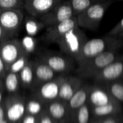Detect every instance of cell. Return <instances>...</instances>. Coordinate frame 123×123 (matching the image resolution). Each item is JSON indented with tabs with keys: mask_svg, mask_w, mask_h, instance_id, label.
<instances>
[{
	"mask_svg": "<svg viewBox=\"0 0 123 123\" xmlns=\"http://www.w3.org/2000/svg\"><path fill=\"white\" fill-rule=\"evenodd\" d=\"M22 9L0 10V24L7 38H16L23 25Z\"/></svg>",
	"mask_w": 123,
	"mask_h": 123,
	"instance_id": "5",
	"label": "cell"
},
{
	"mask_svg": "<svg viewBox=\"0 0 123 123\" xmlns=\"http://www.w3.org/2000/svg\"><path fill=\"white\" fill-rule=\"evenodd\" d=\"M19 81V73L6 72V74L4 76V85L6 89L9 92H15L18 88Z\"/></svg>",
	"mask_w": 123,
	"mask_h": 123,
	"instance_id": "20",
	"label": "cell"
},
{
	"mask_svg": "<svg viewBox=\"0 0 123 123\" xmlns=\"http://www.w3.org/2000/svg\"><path fill=\"white\" fill-rule=\"evenodd\" d=\"M40 59L48 65L55 73H66L74 67V59L66 54L45 51L38 54Z\"/></svg>",
	"mask_w": 123,
	"mask_h": 123,
	"instance_id": "6",
	"label": "cell"
},
{
	"mask_svg": "<svg viewBox=\"0 0 123 123\" xmlns=\"http://www.w3.org/2000/svg\"><path fill=\"white\" fill-rule=\"evenodd\" d=\"M105 1L107 0H69L73 9L74 15L76 17L80 14L89 7Z\"/></svg>",
	"mask_w": 123,
	"mask_h": 123,
	"instance_id": "18",
	"label": "cell"
},
{
	"mask_svg": "<svg viewBox=\"0 0 123 123\" xmlns=\"http://www.w3.org/2000/svg\"><path fill=\"white\" fill-rule=\"evenodd\" d=\"M23 26L27 35L31 36H35L43 28H46L38 17L30 14L24 17Z\"/></svg>",
	"mask_w": 123,
	"mask_h": 123,
	"instance_id": "15",
	"label": "cell"
},
{
	"mask_svg": "<svg viewBox=\"0 0 123 123\" xmlns=\"http://www.w3.org/2000/svg\"><path fill=\"white\" fill-rule=\"evenodd\" d=\"M102 123H116V121L115 120H113V119H107V120H104Z\"/></svg>",
	"mask_w": 123,
	"mask_h": 123,
	"instance_id": "36",
	"label": "cell"
},
{
	"mask_svg": "<svg viewBox=\"0 0 123 123\" xmlns=\"http://www.w3.org/2000/svg\"><path fill=\"white\" fill-rule=\"evenodd\" d=\"M69 0H63L48 13L38 17L45 27L52 26L74 17Z\"/></svg>",
	"mask_w": 123,
	"mask_h": 123,
	"instance_id": "7",
	"label": "cell"
},
{
	"mask_svg": "<svg viewBox=\"0 0 123 123\" xmlns=\"http://www.w3.org/2000/svg\"><path fill=\"white\" fill-rule=\"evenodd\" d=\"M1 92H0V102H1Z\"/></svg>",
	"mask_w": 123,
	"mask_h": 123,
	"instance_id": "37",
	"label": "cell"
},
{
	"mask_svg": "<svg viewBox=\"0 0 123 123\" xmlns=\"http://www.w3.org/2000/svg\"><path fill=\"white\" fill-rule=\"evenodd\" d=\"M32 60L34 70V82L43 84L55 78V72L44 62L38 57Z\"/></svg>",
	"mask_w": 123,
	"mask_h": 123,
	"instance_id": "12",
	"label": "cell"
},
{
	"mask_svg": "<svg viewBox=\"0 0 123 123\" xmlns=\"http://www.w3.org/2000/svg\"><path fill=\"white\" fill-rule=\"evenodd\" d=\"M123 46V41L120 38L106 36L102 38L87 40L82 47L76 62L81 66L94 57L107 51L119 50Z\"/></svg>",
	"mask_w": 123,
	"mask_h": 123,
	"instance_id": "1",
	"label": "cell"
},
{
	"mask_svg": "<svg viewBox=\"0 0 123 123\" xmlns=\"http://www.w3.org/2000/svg\"><path fill=\"white\" fill-rule=\"evenodd\" d=\"M25 0H0V10L22 9Z\"/></svg>",
	"mask_w": 123,
	"mask_h": 123,
	"instance_id": "25",
	"label": "cell"
},
{
	"mask_svg": "<svg viewBox=\"0 0 123 123\" xmlns=\"http://www.w3.org/2000/svg\"><path fill=\"white\" fill-rule=\"evenodd\" d=\"M89 100L94 107L105 105L112 101L110 94L101 88H92L89 92Z\"/></svg>",
	"mask_w": 123,
	"mask_h": 123,
	"instance_id": "16",
	"label": "cell"
},
{
	"mask_svg": "<svg viewBox=\"0 0 123 123\" xmlns=\"http://www.w3.org/2000/svg\"><path fill=\"white\" fill-rule=\"evenodd\" d=\"M6 39H9V38H7V37H6V36L4 31V30H3V28L1 25V24H0V44L3 41H4L5 40H6Z\"/></svg>",
	"mask_w": 123,
	"mask_h": 123,
	"instance_id": "32",
	"label": "cell"
},
{
	"mask_svg": "<svg viewBox=\"0 0 123 123\" xmlns=\"http://www.w3.org/2000/svg\"><path fill=\"white\" fill-rule=\"evenodd\" d=\"M6 123V121H4V120H3V121H1V123Z\"/></svg>",
	"mask_w": 123,
	"mask_h": 123,
	"instance_id": "38",
	"label": "cell"
},
{
	"mask_svg": "<svg viewBox=\"0 0 123 123\" xmlns=\"http://www.w3.org/2000/svg\"><path fill=\"white\" fill-rule=\"evenodd\" d=\"M19 80L25 86H30L34 82V70L32 60L29 59L27 63L19 72Z\"/></svg>",
	"mask_w": 123,
	"mask_h": 123,
	"instance_id": "19",
	"label": "cell"
},
{
	"mask_svg": "<svg viewBox=\"0 0 123 123\" xmlns=\"http://www.w3.org/2000/svg\"><path fill=\"white\" fill-rule=\"evenodd\" d=\"M29 59H30V56L27 54L22 55L6 67V71L19 73L21 71V70L25 67V65L27 63Z\"/></svg>",
	"mask_w": 123,
	"mask_h": 123,
	"instance_id": "23",
	"label": "cell"
},
{
	"mask_svg": "<svg viewBox=\"0 0 123 123\" xmlns=\"http://www.w3.org/2000/svg\"><path fill=\"white\" fill-rule=\"evenodd\" d=\"M76 27H79L77 18L74 16L56 25L46 27L43 40L47 43H56L66 33Z\"/></svg>",
	"mask_w": 123,
	"mask_h": 123,
	"instance_id": "8",
	"label": "cell"
},
{
	"mask_svg": "<svg viewBox=\"0 0 123 123\" xmlns=\"http://www.w3.org/2000/svg\"><path fill=\"white\" fill-rule=\"evenodd\" d=\"M115 109V107L114 104L111 101L105 105L94 107V113L97 116H106L112 113Z\"/></svg>",
	"mask_w": 123,
	"mask_h": 123,
	"instance_id": "26",
	"label": "cell"
},
{
	"mask_svg": "<svg viewBox=\"0 0 123 123\" xmlns=\"http://www.w3.org/2000/svg\"><path fill=\"white\" fill-rule=\"evenodd\" d=\"M41 123H52L49 117H44L42 121H41Z\"/></svg>",
	"mask_w": 123,
	"mask_h": 123,
	"instance_id": "34",
	"label": "cell"
},
{
	"mask_svg": "<svg viewBox=\"0 0 123 123\" xmlns=\"http://www.w3.org/2000/svg\"><path fill=\"white\" fill-rule=\"evenodd\" d=\"M63 0H25L24 9L28 14L40 17L50 11Z\"/></svg>",
	"mask_w": 123,
	"mask_h": 123,
	"instance_id": "11",
	"label": "cell"
},
{
	"mask_svg": "<svg viewBox=\"0 0 123 123\" xmlns=\"http://www.w3.org/2000/svg\"><path fill=\"white\" fill-rule=\"evenodd\" d=\"M89 118V112L86 105L84 104L79 107L78 113V122L79 123H88Z\"/></svg>",
	"mask_w": 123,
	"mask_h": 123,
	"instance_id": "28",
	"label": "cell"
},
{
	"mask_svg": "<svg viewBox=\"0 0 123 123\" xmlns=\"http://www.w3.org/2000/svg\"><path fill=\"white\" fill-rule=\"evenodd\" d=\"M49 111L51 115L56 119L62 118L65 115V108L64 107L58 102L53 103L49 107Z\"/></svg>",
	"mask_w": 123,
	"mask_h": 123,
	"instance_id": "27",
	"label": "cell"
},
{
	"mask_svg": "<svg viewBox=\"0 0 123 123\" xmlns=\"http://www.w3.org/2000/svg\"><path fill=\"white\" fill-rule=\"evenodd\" d=\"M109 92L112 97L117 101H123V83L117 80L110 83Z\"/></svg>",
	"mask_w": 123,
	"mask_h": 123,
	"instance_id": "24",
	"label": "cell"
},
{
	"mask_svg": "<svg viewBox=\"0 0 123 123\" xmlns=\"http://www.w3.org/2000/svg\"><path fill=\"white\" fill-rule=\"evenodd\" d=\"M111 4V0H107L95 4L87 8L80 14L76 16L79 27L89 30H97L103 19L105 14Z\"/></svg>",
	"mask_w": 123,
	"mask_h": 123,
	"instance_id": "3",
	"label": "cell"
},
{
	"mask_svg": "<svg viewBox=\"0 0 123 123\" xmlns=\"http://www.w3.org/2000/svg\"><path fill=\"white\" fill-rule=\"evenodd\" d=\"M107 35L117 38L123 37V18L107 33Z\"/></svg>",
	"mask_w": 123,
	"mask_h": 123,
	"instance_id": "29",
	"label": "cell"
},
{
	"mask_svg": "<svg viewBox=\"0 0 123 123\" xmlns=\"http://www.w3.org/2000/svg\"><path fill=\"white\" fill-rule=\"evenodd\" d=\"M6 67L1 56L0 55V77L4 78L6 74Z\"/></svg>",
	"mask_w": 123,
	"mask_h": 123,
	"instance_id": "31",
	"label": "cell"
},
{
	"mask_svg": "<svg viewBox=\"0 0 123 123\" xmlns=\"http://www.w3.org/2000/svg\"><path fill=\"white\" fill-rule=\"evenodd\" d=\"M4 120V110L0 107V123Z\"/></svg>",
	"mask_w": 123,
	"mask_h": 123,
	"instance_id": "35",
	"label": "cell"
},
{
	"mask_svg": "<svg viewBox=\"0 0 123 123\" xmlns=\"http://www.w3.org/2000/svg\"><path fill=\"white\" fill-rule=\"evenodd\" d=\"M91 88L84 86L79 88L72 96V97L69 100V105L72 109H78L83 106L89 95Z\"/></svg>",
	"mask_w": 123,
	"mask_h": 123,
	"instance_id": "17",
	"label": "cell"
},
{
	"mask_svg": "<svg viewBox=\"0 0 123 123\" xmlns=\"http://www.w3.org/2000/svg\"><path fill=\"white\" fill-rule=\"evenodd\" d=\"M81 79L76 77H65L59 88L58 96L65 101H69L74 94L80 88Z\"/></svg>",
	"mask_w": 123,
	"mask_h": 123,
	"instance_id": "13",
	"label": "cell"
},
{
	"mask_svg": "<svg viewBox=\"0 0 123 123\" xmlns=\"http://www.w3.org/2000/svg\"><path fill=\"white\" fill-rule=\"evenodd\" d=\"M88 38L84 31L79 27H76L57 41L61 52L70 57L74 61L77 59L82 47L87 41Z\"/></svg>",
	"mask_w": 123,
	"mask_h": 123,
	"instance_id": "2",
	"label": "cell"
},
{
	"mask_svg": "<svg viewBox=\"0 0 123 123\" xmlns=\"http://www.w3.org/2000/svg\"><path fill=\"white\" fill-rule=\"evenodd\" d=\"M25 112V107L20 102L13 104L7 111V117L11 121H17L19 120Z\"/></svg>",
	"mask_w": 123,
	"mask_h": 123,
	"instance_id": "22",
	"label": "cell"
},
{
	"mask_svg": "<svg viewBox=\"0 0 123 123\" xmlns=\"http://www.w3.org/2000/svg\"><path fill=\"white\" fill-rule=\"evenodd\" d=\"M1 77H0V86H1Z\"/></svg>",
	"mask_w": 123,
	"mask_h": 123,
	"instance_id": "39",
	"label": "cell"
},
{
	"mask_svg": "<svg viewBox=\"0 0 123 123\" xmlns=\"http://www.w3.org/2000/svg\"><path fill=\"white\" fill-rule=\"evenodd\" d=\"M20 41L24 52L26 54L30 56L31 54H33L35 51L37 46V40L35 38V36L27 35L26 36L23 37L20 40Z\"/></svg>",
	"mask_w": 123,
	"mask_h": 123,
	"instance_id": "21",
	"label": "cell"
},
{
	"mask_svg": "<svg viewBox=\"0 0 123 123\" xmlns=\"http://www.w3.org/2000/svg\"><path fill=\"white\" fill-rule=\"evenodd\" d=\"M120 54L117 50L105 51L94 58L89 60L77 69L78 73L84 78L95 77L101 70H102L109 64L115 60Z\"/></svg>",
	"mask_w": 123,
	"mask_h": 123,
	"instance_id": "4",
	"label": "cell"
},
{
	"mask_svg": "<svg viewBox=\"0 0 123 123\" xmlns=\"http://www.w3.org/2000/svg\"><path fill=\"white\" fill-rule=\"evenodd\" d=\"M23 54H26L24 52L20 39L17 38H9L0 44V55L6 67Z\"/></svg>",
	"mask_w": 123,
	"mask_h": 123,
	"instance_id": "9",
	"label": "cell"
},
{
	"mask_svg": "<svg viewBox=\"0 0 123 123\" xmlns=\"http://www.w3.org/2000/svg\"><path fill=\"white\" fill-rule=\"evenodd\" d=\"M65 76L61 75L42 84L40 88V96L48 100H52L58 96L59 88Z\"/></svg>",
	"mask_w": 123,
	"mask_h": 123,
	"instance_id": "14",
	"label": "cell"
},
{
	"mask_svg": "<svg viewBox=\"0 0 123 123\" xmlns=\"http://www.w3.org/2000/svg\"><path fill=\"white\" fill-rule=\"evenodd\" d=\"M23 123H35V118L32 116L27 117Z\"/></svg>",
	"mask_w": 123,
	"mask_h": 123,
	"instance_id": "33",
	"label": "cell"
},
{
	"mask_svg": "<svg viewBox=\"0 0 123 123\" xmlns=\"http://www.w3.org/2000/svg\"><path fill=\"white\" fill-rule=\"evenodd\" d=\"M27 109L32 115H36L40 111L41 105L38 101H30L27 104Z\"/></svg>",
	"mask_w": 123,
	"mask_h": 123,
	"instance_id": "30",
	"label": "cell"
},
{
	"mask_svg": "<svg viewBox=\"0 0 123 123\" xmlns=\"http://www.w3.org/2000/svg\"><path fill=\"white\" fill-rule=\"evenodd\" d=\"M123 77V56H119L115 60L101 70L94 78L99 83H110Z\"/></svg>",
	"mask_w": 123,
	"mask_h": 123,
	"instance_id": "10",
	"label": "cell"
}]
</instances>
